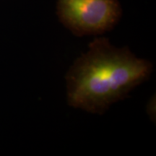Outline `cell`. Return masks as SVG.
<instances>
[{
    "mask_svg": "<svg viewBox=\"0 0 156 156\" xmlns=\"http://www.w3.org/2000/svg\"><path fill=\"white\" fill-rule=\"evenodd\" d=\"M152 73L153 64L129 48L115 47L106 38H95L67 73L68 103L101 114L125 98Z\"/></svg>",
    "mask_w": 156,
    "mask_h": 156,
    "instance_id": "cell-1",
    "label": "cell"
},
{
    "mask_svg": "<svg viewBox=\"0 0 156 156\" xmlns=\"http://www.w3.org/2000/svg\"><path fill=\"white\" fill-rule=\"evenodd\" d=\"M61 23L77 36L111 30L122 16L119 0H58Z\"/></svg>",
    "mask_w": 156,
    "mask_h": 156,
    "instance_id": "cell-2",
    "label": "cell"
}]
</instances>
